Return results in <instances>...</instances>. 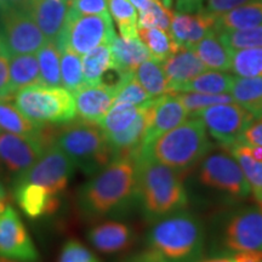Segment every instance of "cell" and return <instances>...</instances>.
<instances>
[{
  "label": "cell",
  "instance_id": "cell-1",
  "mask_svg": "<svg viewBox=\"0 0 262 262\" xmlns=\"http://www.w3.org/2000/svg\"><path fill=\"white\" fill-rule=\"evenodd\" d=\"M137 170L134 158L113 159L78 191L85 217L97 219L125 208L136 198Z\"/></svg>",
  "mask_w": 262,
  "mask_h": 262
},
{
  "label": "cell",
  "instance_id": "cell-2",
  "mask_svg": "<svg viewBox=\"0 0 262 262\" xmlns=\"http://www.w3.org/2000/svg\"><path fill=\"white\" fill-rule=\"evenodd\" d=\"M134 159L137 170L136 198L148 217L158 220L186 208L188 196L181 173L145 152H139Z\"/></svg>",
  "mask_w": 262,
  "mask_h": 262
},
{
  "label": "cell",
  "instance_id": "cell-3",
  "mask_svg": "<svg viewBox=\"0 0 262 262\" xmlns=\"http://www.w3.org/2000/svg\"><path fill=\"white\" fill-rule=\"evenodd\" d=\"M147 241L166 262H194L204 248V229L194 215L182 209L158 219Z\"/></svg>",
  "mask_w": 262,
  "mask_h": 262
},
{
  "label": "cell",
  "instance_id": "cell-4",
  "mask_svg": "<svg viewBox=\"0 0 262 262\" xmlns=\"http://www.w3.org/2000/svg\"><path fill=\"white\" fill-rule=\"evenodd\" d=\"M211 149L212 142L204 124L199 118L189 117L181 125L164 133L140 152L147 153L181 173L205 158Z\"/></svg>",
  "mask_w": 262,
  "mask_h": 262
},
{
  "label": "cell",
  "instance_id": "cell-5",
  "mask_svg": "<svg viewBox=\"0 0 262 262\" xmlns=\"http://www.w3.org/2000/svg\"><path fill=\"white\" fill-rule=\"evenodd\" d=\"M54 142L88 176H94L114 159L110 142L97 124L78 119L58 131Z\"/></svg>",
  "mask_w": 262,
  "mask_h": 262
},
{
  "label": "cell",
  "instance_id": "cell-6",
  "mask_svg": "<svg viewBox=\"0 0 262 262\" xmlns=\"http://www.w3.org/2000/svg\"><path fill=\"white\" fill-rule=\"evenodd\" d=\"M14 103L29 120L41 125L67 124L75 118L73 94L62 86L29 85L15 94Z\"/></svg>",
  "mask_w": 262,
  "mask_h": 262
},
{
  "label": "cell",
  "instance_id": "cell-7",
  "mask_svg": "<svg viewBox=\"0 0 262 262\" xmlns=\"http://www.w3.org/2000/svg\"><path fill=\"white\" fill-rule=\"evenodd\" d=\"M45 42L44 34L17 0H0V50L8 58L35 54Z\"/></svg>",
  "mask_w": 262,
  "mask_h": 262
},
{
  "label": "cell",
  "instance_id": "cell-8",
  "mask_svg": "<svg viewBox=\"0 0 262 262\" xmlns=\"http://www.w3.org/2000/svg\"><path fill=\"white\" fill-rule=\"evenodd\" d=\"M117 37L110 14L68 16L57 47L61 50L70 49L83 55L103 44H112Z\"/></svg>",
  "mask_w": 262,
  "mask_h": 262
},
{
  "label": "cell",
  "instance_id": "cell-9",
  "mask_svg": "<svg viewBox=\"0 0 262 262\" xmlns=\"http://www.w3.org/2000/svg\"><path fill=\"white\" fill-rule=\"evenodd\" d=\"M193 117L202 120L209 135L225 149L241 142L245 129L255 120L253 113L237 102L215 104Z\"/></svg>",
  "mask_w": 262,
  "mask_h": 262
},
{
  "label": "cell",
  "instance_id": "cell-10",
  "mask_svg": "<svg viewBox=\"0 0 262 262\" xmlns=\"http://www.w3.org/2000/svg\"><path fill=\"white\" fill-rule=\"evenodd\" d=\"M199 180L203 185L233 198H245L251 194L250 186L241 165L233 156L227 153L206 156L199 166Z\"/></svg>",
  "mask_w": 262,
  "mask_h": 262
},
{
  "label": "cell",
  "instance_id": "cell-11",
  "mask_svg": "<svg viewBox=\"0 0 262 262\" xmlns=\"http://www.w3.org/2000/svg\"><path fill=\"white\" fill-rule=\"evenodd\" d=\"M74 164L56 143L52 142L42 156L15 182L37 183L60 196L74 173ZM14 182V183H15Z\"/></svg>",
  "mask_w": 262,
  "mask_h": 262
},
{
  "label": "cell",
  "instance_id": "cell-12",
  "mask_svg": "<svg viewBox=\"0 0 262 262\" xmlns=\"http://www.w3.org/2000/svg\"><path fill=\"white\" fill-rule=\"evenodd\" d=\"M50 145L11 133H0V176L16 181Z\"/></svg>",
  "mask_w": 262,
  "mask_h": 262
},
{
  "label": "cell",
  "instance_id": "cell-13",
  "mask_svg": "<svg viewBox=\"0 0 262 262\" xmlns=\"http://www.w3.org/2000/svg\"><path fill=\"white\" fill-rule=\"evenodd\" d=\"M225 245L232 253L262 251V206L239 209L225 229Z\"/></svg>",
  "mask_w": 262,
  "mask_h": 262
},
{
  "label": "cell",
  "instance_id": "cell-14",
  "mask_svg": "<svg viewBox=\"0 0 262 262\" xmlns=\"http://www.w3.org/2000/svg\"><path fill=\"white\" fill-rule=\"evenodd\" d=\"M0 256L21 262L39 261V253L27 228L10 205L0 216Z\"/></svg>",
  "mask_w": 262,
  "mask_h": 262
},
{
  "label": "cell",
  "instance_id": "cell-15",
  "mask_svg": "<svg viewBox=\"0 0 262 262\" xmlns=\"http://www.w3.org/2000/svg\"><path fill=\"white\" fill-rule=\"evenodd\" d=\"M38 26L47 41L56 42L63 31L70 3L67 0H17Z\"/></svg>",
  "mask_w": 262,
  "mask_h": 262
},
{
  "label": "cell",
  "instance_id": "cell-16",
  "mask_svg": "<svg viewBox=\"0 0 262 262\" xmlns=\"http://www.w3.org/2000/svg\"><path fill=\"white\" fill-rule=\"evenodd\" d=\"M149 111L150 122L142 148L149 145L157 137L163 135L164 133H168L173 127L181 125L189 118L187 111L176 93L156 97L149 106Z\"/></svg>",
  "mask_w": 262,
  "mask_h": 262
},
{
  "label": "cell",
  "instance_id": "cell-17",
  "mask_svg": "<svg viewBox=\"0 0 262 262\" xmlns=\"http://www.w3.org/2000/svg\"><path fill=\"white\" fill-rule=\"evenodd\" d=\"M117 91L103 84L84 85L73 93L75 114L79 120L100 124L116 101Z\"/></svg>",
  "mask_w": 262,
  "mask_h": 262
},
{
  "label": "cell",
  "instance_id": "cell-18",
  "mask_svg": "<svg viewBox=\"0 0 262 262\" xmlns=\"http://www.w3.org/2000/svg\"><path fill=\"white\" fill-rule=\"evenodd\" d=\"M215 21L216 16L205 10L195 14L176 11L172 16L169 33L180 48L192 49L203 38L215 32Z\"/></svg>",
  "mask_w": 262,
  "mask_h": 262
},
{
  "label": "cell",
  "instance_id": "cell-19",
  "mask_svg": "<svg viewBox=\"0 0 262 262\" xmlns=\"http://www.w3.org/2000/svg\"><path fill=\"white\" fill-rule=\"evenodd\" d=\"M14 195L21 210L29 219H39L54 214L57 210L60 196L42 186L31 182H15Z\"/></svg>",
  "mask_w": 262,
  "mask_h": 262
},
{
  "label": "cell",
  "instance_id": "cell-20",
  "mask_svg": "<svg viewBox=\"0 0 262 262\" xmlns=\"http://www.w3.org/2000/svg\"><path fill=\"white\" fill-rule=\"evenodd\" d=\"M163 68L168 78L170 93H176L181 85L194 79L208 71L193 49L180 48L163 61Z\"/></svg>",
  "mask_w": 262,
  "mask_h": 262
},
{
  "label": "cell",
  "instance_id": "cell-21",
  "mask_svg": "<svg viewBox=\"0 0 262 262\" xmlns=\"http://www.w3.org/2000/svg\"><path fill=\"white\" fill-rule=\"evenodd\" d=\"M149 106L142 108L140 116L127 129L110 135L104 134L113 150L114 159L134 158L142 149L143 141L150 122Z\"/></svg>",
  "mask_w": 262,
  "mask_h": 262
},
{
  "label": "cell",
  "instance_id": "cell-22",
  "mask_svg": "<svg viewBox=\"0 0 262 262\" xmlns=\"http://www.w3.org/2000/svg\"><path fill=\"white\" fill-rule=\"evenodd\" d=\"M90 243L102 254H118L125 251L134 243L135 234L125 224L107 221L95 226L88 233Z\"/></svg>",
  "mask_w": 262,
  "mask_h": 262
},
{
  "label": "cell",
  "instance_id": "cell-23",
  "mask_svg": "<svg viewBox=\"0 0 262 262\" xmlns=\"http://www.w3.org/2000/svg\"><path fill=\"white\" fill-rule=\"evenodd\" d=\"M0 130L5 133L16 134L31 139L41 140L51 145L55 139L51 136V130L47 125L37 124L24 116L15 103L9 102L8 98H0Z\"/></svg>",
  "mask_w": 262,
  "mask_h": 262
},
{
  "label": "cell",
  "instance_id": "cell-24",
  "mask_svg": "<svg viewBox=\"0 0 262 262\" xmlns=\"http://www.w3.org/2000/svg\"><path fill=\"white\" fill-rule=\"evenodd\" d=\"M262 26V0H250L233 10L216 16L215 32L242 31Z\"/></svg>",
  "mask_w": 262,
  "mask_h": 262
},
{
  "label": "cell",
  "instance_id": "cell-25",
  "mask_svg": "<svg viewBox=\"0 0 262 262\" xmlns=\"http://www.w3.org/2000/svg\"><path fill=\"white\" fill-rule=\"evenodd\" d=\"M111 49L116 67L130 73H135L141 63L152 57L140 38L126 39L117 35L111 44Z\"/></svg>",
  "mask_w": 262,
  "mask_h": 262
},
{
  "label": "cell",
  "instance_id": "cell-26",
  "mask_svg": "<svg viewBox=\"0 0 262 262\" xmlns=\"http://www.w3.org/2000/svg\"><path fill=\"white\" fill-rule=\"evenodd\" d=\"M192 49L208 70L220 72L231 71L233 51L226 47L215 32L203 38Z\"/></svg>",
  "mask_w": 262,
  "mask_h": 262
},
{
  "label": "cell",
  "instance_id": "cell-27",
  "mask_svg": "<svg viewBox=\"0 0 262 262\" xmlns=\"http://www.w3.org/2000/svg\"><path fill=\"white\" fill-rule=\"evenodd\" d=\"M10 88L12 95L29 85L40 83V70L35 54L16 55L9 58Z\"/></svg>",
  "mask_w": 262,
  "mask_h": 262
},
{
  "label": "cell",
  "instance_id": "cell-28",
  "mask_svg": "<svg viewBox=\"0 0 262 262\" xmlns=\"http://www.w3.org/2000/svg\"><path fill=\"white\" fill-rule=\"evenodd\" d=\"M231 95L235 102L253 113L255 119L262 117V77L234 78Z\"/></svg>",
  "mask_w": 262,
  "mask_h": 262
},
{
  "label": "cell",
  "instance_id": "cell-29",
  "mask_svg": "<svg viewBox=\"0 0 262 262\" xmlns=\"http://www.w3.org/2000/svg\"><path fill=\"white\" fill-rule=\"evenodd\" d=\"M227 150L233 156L243 170L245 179L250 186L251 194L258 205L262 206V163L253 158L250 147L244 142H237L233 146L228 147Z\"/></svg>",
  "mask_w": 262,
  "mask_h": 262
},
{
  "label": "cell",
  "instance_id": "cell-30",
  "mask_svg": "<svg viewBox=\"0 0 262 262\" xmlns=\"http://www.w3.org/2000/svg\"><path fill=\"white\" fill-rule=\"evenodd\" d=\"M234 78L233 75L220 71H205L194 79L181 85L176 93L228 94L233 86Z\"/></svg>",
  "mask_w": 262,
  "mask_h": 262
},
{
  "label": "cell",
  "instance_id": "cell-31",
  "mask_svg": "<svg viewBox=\"0 0 262 262\" xmlns=\"http://www.w3.org/2000/svg\"><path fill=\"white\" fill-rule=\"evenodd\" d=\"M83 74L85 85H97L101 83L103 74L114 67L111 44H103L83 55Z\"/></svg>",
  "mask_w": 262,
  "mask_h": 262
},
{
  "label": "cell",
  "instance_id": "cell-32",
  "mask_svg": "<svg viewBox=\"0 0 262 262\" xmlns=\"http://www.w3.org/2000/svg\"><path fill=\"white\" fill-rule=\"evenodd\" d=\"M134 75L153 98L170 94L168 78L164 72L163 62L150 57L136 68Z\"/></svg>",
  "mask_w": 262,
  "mask_h": 262
},
{
  "label": "cell",
  "instance_id": "cell-33",
  "mask_svg": "<svg viewBox=\"0 0 262 262\" xmlns=\"http://www.w3.org/2000/svg\"><path fill=\"white\" fill-rule=\"evenodd\" d=\"M40 83L45 86H62L61 51L56 42L47 41L39 49L38 54Z\"/></svg>",
  "mask_w": 262,
  "mask_h": 262
},
{
  "label": "cell",
  "instance_id": "cell-34",
  "mask_svg": "<svg viewBox=\"0 0 262 262\" xmlns=\"http://www.w3.org/2000/svg\"><path fill=\"white\" fill-rule=\"evenodd\" d=\"M139 38L148 49L150 56L160 62L180 49L170 33L159 28H139Z\"/></svg>",
  "mask_w": 262,
  "mask_h": 262
},
{
  "label": "cell",
  "instance_id": "cell-35",
  "mask_svg": "<svg viewBox=\"0 0 262 262\" xmlns=\"http://www.w3.org/2000/svg\"><path fill=\"white\" fill-rule=\"evenodd\" d=\"M142 108L130 103H114L98 126L106 135L120 133L127 129L140 116Z\"/></svg>",
  "mask_w": 262,
  "mask_h": 262
},
{
  "label": "cell",
  "instance_id": "cell-36",
  "mask_svg": "<svg viewBox=\"0 0 262 262\" xmlns=\"http://www.w3.org/2000/svg\"><path fill=\"white\" fill-rule=\"evenodd\" d=\"M108 8L119 29L120 37L139 38V18L135 6L129 0H108Z\"/></svg>",
  "mask_w": 262,
  "mask_h": 262
},
{
  "label": "cell",
  "instance_id": "cell-37",
  "mask_svg": "<svg viewBox=\"0 0 262 262\" xmlns=\"http://www.w3.org/2000/svg\"><path fill=\"white\" fill-rule=\"evenodd\" d=\"M61 81L62 88L72 94L85 85L80 55L70 49L61 50Z\"/></svg>",
  "mask_w": 262,
  "mask_h": 262
},
{
  "label": "cell",
  "instance_id": "cell-38",
  "mask_svg": "<svg viewBox=\"0 0 262 262\" xmlns=\"http://www.w3.org/2000/svg\"><path fill=\"white\" fill-rule=\"evenodd\" d=\"M231 71L238 77H262V48L233 51Z\"/></svg>",
  "mask_w": 262,
  "mask_h": 262
},
{
  "label": "cell",
  "instance_id": "cell-39",
  "mask_svg": "<svg viewBox=\"0 0 262 262\" xmlns=\"http://www.w3.org/2000/svg\"><path fill=\"white\" fill-rule=\"evenodd\" d=\"M216 34L232 51L262 48V26L242 29V31L216 33Z\"/></svg>",
  "mask_w": 262,
  "mask_h": 262
},
{
  "label": "cell",
  "instance_id": "cell-40",
  "mask_svg": "<svg viewBox=\"0 0 262 262\" xmlns=\"http://www.w3.org/2000/svg\"><path fill=\"white\" fill-rule=\"evenodd\" d=\"M188 116L193 117L205 108L220 103L235 102L234 98L229 94H201V93H176Z\"/></svg>",
  "mask_w": 262,
  "mask_h": 262
},
{
  "label": "cell",
  "instance_id": "cell-41",
  "mask_svg": "<svg viewBox=\"0 0 262 262\" xmlns=\"http://www.w3.org/2000/svg\"><path fill=\"white\" fill-rule=\"evenodd\" d=\"M172 16V12L163 5L162 0H155L140 11L139 28H159L169 32Z\"/></svg>",
  "mask_w": 262,
  "mask_h": 262
},
{
  "label": "cell",
  "instance_id": "cell-42",
  "mask_svg": "<svg viewBox=\"0 0 262 262\" xmlns=\"http://www.w3.org/2000/svg\"><path fill=\"white\" fill-rule=\"evenodd\" d=\"M153 98L145 88L136 80L135 75L130 78L118 91L114 103H130L134 106L145 108L153 102Z\"/></svg>",
  "mask_w": 262,
  "mask_h": 262
},
{
  "label": "cell",
  "instance_id": "cell-43",
  "mask_svg": "<svg viewBox=\"0 0 262 262\" xmlns=\"http://www.w3.org/2000/svg\"><path fill=\"white\" fill-rule=\"evenodd\" d=\"M57 262H100V260L83 243L72 239L63 245Z\"/></svg>",
  "mask_w": 262,
  "mask_h": 262
},
{
  "label": "cell",
  "instance_id": "cell-44",
  "mask_svg": "<svg viewBox=\"0 0 262 262\" xmlns=\"http://www.w3.org/2000/svg\"><path fill=\"white\" fill-rule=\"evenodd\" d=\"M107 0H72L70 2L68 16H86L108 14Z\"/></svg>",
  "mask_w": 262,
  "mask_h": 262
},
{
  "label": "cell",
  "instance_id": "cell-45",
  "mask_svg": "<svg viewBox=\"0 0 262 262\" xmlns=\"http://www.w3.org/2000/svg\"><path fill=\"white\" fill-rule=\"evenodd\" d=\"M248 2L250 0H206V8L204 10L209 14L219 16Z\"/></svg>",
  "mask_w": 262,
  "mask_h": 262
},
{
  "label": "cell",
  "instance_id": "cell-46",
  "mask_svg": "<svg viewBox=\"0 0 262 262\" xmlns=\"http://www.w3.org/2000/svg\"><path fill=\"white\" fill-rule=\"evenodd\" d=\"M9 58L0 50V98H9L12 96L10 88V73H9Z\"/></svg>",
  "mask_w": 262,
  "mask_h": 262
},
{
  "label": "cell",
  "instance_id": "cell-47",
  "mask_svg": "<svg viewBox=\"0 0 262 262\" xmlns=\"http://www.w3.org/2000/svg\"><path fill=\"white\" fill-rule=\"evenodd\" d=\"M242 142L248 146H262V119H255L245 129Z\"/></svg>",
  "mask_w": 262,
  "mask_h": 262
},
{
  "label": "cell",
  "instance_id": "cell-48",
  "mask_svg": "<svg viewBox=\"0 0 262 262\" xmlns=\"http://www.w3.org/2000/svg\"><path fill=\"white\" fill-rule=\"evenodd\" d=\"M205 0H176V11L183 14H195L204 10Z\"/></svg>",
  "mask_w": 262,
  "mask_h": 262
},
{
  "label": "cell",
  "instance_id": "cell-49",
  "mask_svg": "<svg viewBox=\"0 0 262 262\" xmlns=\"http://www.w3.org/2000/svg\"><path fill=\"white\" fill-rule=\"evenodd\" d=\"M122 262H166L164 258L153 251L152 249H147L145 251H141L139 254L129 256Z\"/></svg>",
  "mask_w": 262,
  "mask_h": 262
},
{
  "label": "cell",
  "instance_id": "cell-50",
  "mask_svg": "<svg viewBox=\"0 0 262 262\" xmlns=\"http://www.w3.org/2000/svg\"><path fill=\"white\" fill-rule=\"evenodd\" d=\"M9 203V195L6 192V188L4 187L2 182H0V216L3 215V212L5 211V209L8 208Z\"/></svg>",
  "mask_w": 262,
  "mask_h": 262
},
{
  "label": "cell",
  "instance_id": "cell-51",
  "mask_svg": "<svg viewBox=\"0 0 262 262\" xmlns=\"http://www.w3.org/2000/svg\"><path fill=\"white\" fill-rule=\"evenodd\" d=\"M194 262H237L233 256H217V257H209L203 258V260H196Z\"/></svg>",
  "mask_w": 262,
  "mask_h": 262
},
{
  "label": "cell",
  "instance_id": "cell-52",
  "mask_svg": "<svg viewBox=\"0 0 262 262\" xmlns=\"http://www.w3.org/2000/svg\"><path fill=\"white\" fill-rule=\"evenodd\" d=\"M129 2L134 6H135V9H137L139 11H141V10L146 9L147 6H148L152 2H155V0H129Z\"/></svg>",
  "mask_w": 262,
  "mask_h": 262
},
{
  "label": "cell",
  "instance_id": "cell-53",
  "mask_svg": "<svg viewBox=\"0 0 262 262\" xmlns=\"http://www.w3.org/2000/svg\"><path fill=\"white\" fill-rule=\"evenodd\" d=\"M250 147L251 156L255 160L262 163V146H249Z\"/></svg>",
  "mask_w": 262,
  "mask_h": 262
},
{
  "label": "cell",
  "instance_id": "cell-54",
  "mask_svg": "<svg viewBox=\"0 0 262 262\" xmlns=\"http://www.w3.org/2000/svg\"><path fill=\"white\" fill-rule=\"evenodd\" d=\"M162 3H163V5L164 6H166V8H171V5H172V0H162Z\"/></svg>",
  "mask_w": 262,
  "mask_h": 262
},
{
  "label": "cell",
  "instance_id": "cell-55",
  "mask_svg": "<svg viewBox=\"0 0 262 262\" xmlns=\"http://www.w3.org/2000/svg\"><path fill=\"white\" fill-rule=\"evenodd\" d=\"M0 262H21V261H16V260H11V258L0 256Z\"/></svg>",
  "mask_w": 262,
  "mask_h": 262
},
{
  "label": "cell",
  "instance_id": "cell-56",
  "mask_svg": "<svg viewBox=\"0 0 262 262\" xmlns=\"http://www.w3.org/2000/svg\"><path fill=\"white\" fill-rule=\"evenodd\" d=\"M261 118V119H262V117H260ZM260 118H258V119H260Z\"/></svg>",
  "mask_w": 262,
  "mask_h": 262
},
{
  "label": "cell",
  "instance_id": "cell-57",
  "mask_svg": "<svg viewBox=\"0 0 262 262\" xmlns=\"http://www.w3.org/2000/svg\"><path fill=\"white\" fill-rule=\"evenodd\" d=\"M68 2H72V0H68Z\"/></svg>",
  "mask_w": 262,
  "mask_h": 262
}]
</instances>
